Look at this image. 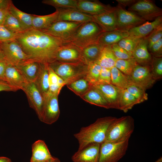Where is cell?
<instances>
[{
  "label": "cell",
  "mask_w": 162,
  "mask_h": 162,
  "mask_svg": "<svg viewBox=\"0 0 162 162\" xmlns=\"http://www.w3.org/2000/svg\"><path fill=\"white\" fill-rule=\"evenodd\" d=\"M15 40L31 58L48 64L55 60L58 49L68 42L33 28L17 34Z\"/></svg>",
  "instance_id": "obj_1"
},
{
  "label": "cell",
  "mask_w": 162,
  "mask_h": 162,
  "mask_svg": "<svg viewBox=\"0 0 162 162\" xmlns=\"http://www.w3.org/2000/svg\"><path fill=\"white\" fill-rule=\"evenodd\" d=\"M116 118L112 116L100 118L89 125L82 127L74 135L78 142V150L92 144H101L105 142L109 128Z\"/></svg>",
  "instance_id": "obj_2"
},
{
  "label": "cell",
  "mask_w": 162,
  "mask_h": 162,
  "mask_svg": "<svg viewBox=\"0 0 162 162\" xmlns=\"http://www.w3.org/2000/svg\"><path fill=\"white\" fill-rule=\"evenodd\" d=\"M54 72L64 81L65 85L85 76L88 65L83 63H69L54 60L48 64Z\"/></svg>",
  "instance_id": "obj_3"
},
{
  "label": "cell",
  "mask_w": 162,
  "mask_h": 162,
  "mask_svg": "<svg viewBox=\"0 0 162 162\" xmlns=\"http://www.w3.org/2000/svg\"><path fill=\"white\" fill-rule=\"evenodd\" d=\"M134 126V119L130 116L116 118L109 128L105 141L120 142L129 140Z\"/></svg>",
  "instance_id": "obj_4"
},
{
  "label": "cell",
  "mask_w": 162,
  "mask_h": 162,
  "mask_svg": "<svg viewBox=\"0 0 162 162\" xmlns=\"http://www.w3.org/2000/svg\"><path fill=\"white\" fill-rule=\"evenodd\" d=\"M104 32L95 22L90 21L83 23L68 41L81 50L92 43L96 42Z\"/></svg>",
  "instance_id": "obj_5"
},
{
  "label": "cell",
  "mask_w": 162,
  "mask_h": 162,
  "mask_svg": "<svg viewBox=\"0 0 162 162\" xmlns=\"http://www.w3.org/2000/svg\"><path fill=\"white\" fill-rule=\"evenodd\" d=\"M129 140L120 142L105 141L101 144L99 162H118L125 154Z\"/></svg>",
  "instance_id": "obj_6"
},
{
  "label": "cell",
  "mask_w": 162,
  "mask_h": 162,
  "mask_svg": "<svg viewBox=\"0 0 162 162\" xmlns=\"http://www.w3.org/2000/svg\"><path fill=\"white\" fill-rule=\"evenodd\" d=\"M83 23L58 21L48 28L40 31L50 36L68 42Z\"/></svg>",
  "instance_id": "obj_7"
},
{
  "label": "cell",
  "mask_w": 162,
  "mask_h": 162,
  "mask_svg": "<svg viewBox=\"0 0 162 162\" xmlns=\"http://www.w3.org/2000/svg\"><path fill=\"white\" fill-rule=\"evenodd\" d=\"M128 10L146 21H153L162 15V9L158 7L153 1L150 0H137L129 7Z\"/></svg>",
  "instance_id": "obj_8"
},
{
  "label": "cell",
  "mask_w": 162,
  "mask_h": 162,
  "mask_svg": "<svg viewBox=\"0 0 162 162\" xmlns=\"http://www.w3.org/2000/svg\"><path fill=\"white\" fill-rule=\"evenodd\" d=\"M0 46L6 61L8 63L15 66L31 58L15 40L0 42Z\"/></svg>",
  "instance_id": "obj_9"
},
{
  "label": "cell",
  "mask_w": 162,
  "mask_h": 162,
  "mask_svg": "<svg viewBox=\"0 0 162 162\" xmlns=\"http://www.w3.org/2000/svg\"><path fill=\"white\" fill-rule=\"evenodd\" d=\"M116 7L117 29L128 31L146 21L135 13L118 4Z\"/></svg>",
  "instance_id": "obj_10"
},
{
  "label": "cell",
  "mask_w": 162,
  "mask_h": 162,
  "mask_svg": "<svg viewBox=\"0 0 162 162\" xmlns=\"http://www.w3.org/2000/svg\"><path fill=\"white\" fill-rule=\"evenodd\" d=\"M129 76L132 84L145 91L151 88L156 81L152 76L150 65L142 66L137 64Z\"/></svg>",
  "instance_id": "obj_11"
},
{
  "label": "cell",
  "mask_w": 162,
  "mask_h": 162,
  "mask_svg": "<svg viewBox=\"0 0 162 162\" xmlns=\"http://www.w3.org/2000/svg\"><path fill=\"white\" fill-rule=\"evenodd\" d=\"M22 90L26 94L30 106L34 110L41 121L44 102L42 94L33 82H25Z\"/></svg>",
  "instance_id": "obj_12"
},
{
  "label": "cell",
  "mask_w": 162,
  "mask_h": 162,
  "mask_svg": "<svg viewBox=\"0 0 162 162\" xmlns=\"http://www.w3.org/2000/svg\"><path fill=\"white\" fill-rule=\"evenodd\" d=\"M58 96L47 93L44 97V102L41 121L51 124L57 120L60 113Z\"/></svg>",
  "instance_id": "obj_13"
},
{
  "label": "cell",
  "mask_w": 162,
  "mask_h": 162,
  "mask_svg": "<svg viewBox=\"0 0 162 162\" xmlns=\"http://www.w3.org/2000/svg\"><path fill=\"white\" fill-rule=\"evenodd\" d=\"M55 60L63 62L86 64L83 58L81 50L69 42H66L59 48L56 53Z\"/></svg>",
  "instance_id": "obj_14"
},
{
  "label": "cell",
  "mask_w": 162,
  "mask_h": 162,
  "mask_svg": "<svg viewBox=\"0 0 162 162\" xmlns=\"http://www.w3.org/2000/svg\"><path fill=\"white\" fill-rule=\"evenodd\" d=\"M77 9L93 16L114 11L116 7L104 4L98 0H78Z\"/></svg>",
  "instance_id": "obj_15"
},
{
  "label": "cell",
  "mask_w": 162,
  "mask_h": 162,
  "mask_svg": "<svg viewBox=\"0 0 162 162\" xmlns=\"http://www.w3.org/2000/svg\"><path fill=\"white\" fill-rule=\"evenodd\" d=\"M92 85L102 94L110 108L118 109L120 99L123 89L111 84H94Z\"/></svg>",
  "instance_id": "obj_16"
},
{
  "label": "cell",
  "mask_w": 162,
  "mask_h": 162,
  "mask_svg": "<svg viewBox=\"0 0 162 162\" xmlns=\"http://www.w3.org/2000/svg\"><path fill=\"white\" fill-rule=\"evenodd\" d=\"M100 144L93 143L78 150L73 155L74 162H99Z\"/></svg>",
  "instance_id": "obj_17"
},
{
  "label": "cell",
  "mask_w": 162,
  "mask_h": 162,
  "mask_svg": "<svg viewBox=\"0 0 162 162\" xmlns=\"http://www.w3.org/2000/svg\"><path fill=\"white\" fill-rule=\"evenodd\" d=\"M161 24L162 16L152 22L146 21L141 25L131 28L128 31L129 35L139 39L144 38Z\"/></svg>",
  "instance_id": "obj_18"
},
{
  "label": "cell",
  "mask_w": 162,
  "mask_h": 162,
  "mask_svg": "<svg viewBox=\"0 0 162 162\" xmlns=\"http://www.w3.org/2000/svg\"><path fill=\"white\" fill-rule=\"evenodd\" d=\"M28 82H34L38 73L40 62L29 58L15 66Z\"/></svg>",
  "instance_id": "obj_19"
},
{
  "label": "cell",
  "mask_w": 162,
  "mask_h": 162,
  "mask_svg": "<svg viewBox=\"0 0 162 162\" xmlns=\"http://www.w3.org/2000/svg\"><path fill=\"white\" fill-rule=\"evenodd\" d=\"M132 57L137 63L142 66L150 65L152 56L148 51L146 37L138 43L132 53Z\"/></svg>",
  "instance_id": "obj_20"
},
{
  "label": "cell",
  "mask_w": 162,
  "mask_h": 162,
  "mask_svg": "<svg viewBox=\"0 0 162 162\" xmlns=\"http://www.w3.org/2000/svg\"><path fill=\"white\" fill-rule=\"evenodd\" d=\"M58 10L59 11L58 21H67L80 23L93 21L92 16L83 12L77 9H68Z\"/></svg>",
  "instance_id": "obj_21"
},
{
  "label": "cell",
  "mask_w": 162,
  "mask_h": 162,
  "mask_svg": "<svg viewBox=\"0 0 162 162\" xmlns=\"http://www.w3.org/2000/svg\"><path fill=\"white\" fill-rule=\"evenodd\" d=\"M93 22L96 23L104 32L117 29L116 10L98 15L92 16Z\"/></svg>",
  "instance_id": "obj_22"
},
{
  "label": "cell",
  "mask_w": 162,
  "mask_h": 162,
  "mask_svg": "<svg viewBox=\"0 0 162 162\" xmlns=\"http://www.w3.org/2000/svg\"><path fill=\"white\" fill-rule=\"evenodd\" d=\"M5 81L18 90H22L23 85L28 82L15 66L8 63L5 72Z\"/></svg>",
  "instance_id": "obj_23"
},
{
  "label": "cell",
  "mask_w": 162,
  "mask_h": 162,
  "mask_svg": "<svg viewBox=\"0 0 162 162\" xmlns=\"http://www.w3.org/2000/svg\"><path fill=\"white\" fill-rule=\"evenodd\" d=\"M128 31L116 29L104 32L98 38L96 42L105 46L117 44L121 40L129 36Z\"/></svg>",
  "instance_id": "obj_24"
},
{
  "label": "cell",
  "mask_w": 162,
  "mask_h": 162,
  "mask_svg": "<svg viewBox=\"0 0 162 162\" xmlns=\"http://www.w3.org/2000/svg\"><path fill=\"white\" fill-rule=\"evenodd\" d=\"M32 156L30 162L35 161H48L53 158L45 142L38 140L32 146Z\"/></svg>",
  "instance_id": "obj_25"
},
{
  "label": "cell",
  "mask_w": 162,
  "mask_h": 162,
  "mask_svg": "<svg viewBox=\"0 0 162 162\" xmlns=\"http://www.w3.org/2000/svg\"><path fill=\"white\" fill-rule=\"evenodd\" d=\"M59 11L57 10L50 14L38 15L32 14L33 28L39 30L45 29L58 21Z\"/></svg>",
  "instance_id": "obj_26"
},
{
  "label": "cell",
  "mask_w": 162,
  "mask_h": 162,
  "mask_svg": "<svg viewBox=\"0 0 162 162\" xmlns=\"http://www.w3.org/2000/svg\"><path fill=\"white\" fill-rule=\"evenodd\" d=\"M48 76V64L40 62L38 73L34 83L42 94L44 98L47 94L49 89Z\"/></svg>",
  "instance_id": "obj_27"
},
{
  "label": "cell",
  "mask_w": 162,
  "mask_h": 162,
  "mask_svg": "<svg viewBox=\"0 0 162 162\" xmlns=\"http://www.w3.org/2000/svg\"><path fill=\"white\" fill-rule=\"evenodd\" d=\"M80 97L90 104L107 109L110 108L102 94L93 85L86 92Z\"/></svg>",
  "instance_id": "obj_28"
},
{
  "label": "cell",
  "mask_w": 162,
  "mask_h": 162,
  "mask_svg": "<svg viewBox=\"0 0 162 162\" xmlns=\"http://www.w3.org/2000/svg\"><path fill=\"white\" fill-rule=\"evenodd\" d=\"M104 47L97 42H95L82 49V55L84 62L88 65L91 63L95 62Z\"/></svg>",
  "instance_id": "obj_29"
},
{
  "label": "cell",
  "mask_w": 162,
  "mask_h": 162,
  "mask_svg": "<svg viewBox=\"0 0 162 162\" xmlns=\"http://www.w3.org/2000/svg\"><path fill=\"white\" fill-rule=\"evenodd\" d=\"M117 59L111 46H105L103 48L98 58L95 62L101 67L111 69L115 66Z\"/></svg>",
  "instance_id": "obj_30"
},
{
  "label": "cell",
  "mask_w": 162,
  "mask_h": 162,
  "mask_svg": "<svg viewBox=\"0 0 162 162\" xmlns=\"http://www.w3.org/2000/svg\"><path fill=\"white\" fill-rule=\"evenodd\" d=\"M9 12L18 20L24 31L33 28L32 23V14H28L17 8L13 2L8 8Z\"/></svg>",
  "instance_id": "obj_31"
},
{
  "label": "cell",
  "mask_w": 162,
  "mask_h": 162,
  "mask_svg": "<svg viewBox=\"0 0 162 162\" xmlns=\"http://www.w3.org/2000/svg\"><path fill=\"white\" fill-rule=\"evenodd\" d=\"M111 84L122 89H126L132 84L129 76L123 74L115 66L111 69Z\"/></svg>",
  "instance_id": "obj_32"
},
{
  "label": "cell",
  "mask_w": 162,
  "mask_h": 162,
  "mask_svg": "<svg viewBox=\"0 0 162 162\" xmlns=\"http://www.w3.org/2000/svg\"><path fill=\"white\" fill-rule=\"evenodd\" d=\"M66 86L70 90L80 97L89 89L92 84L84 77L67 84Z\"/></svg>",
  "instance_id": "obj_33"
},
{
  "label": "cell",
  "mask_w": 162,
  "mask_h": 162,
  "mask_svg": "<svg viewBox=\"0 0 162 162\" xmlns=\"http://www.w3.org/2000/svg\"><path fill=\"white\" fill-rule=\"evenodd\" d=\"M140 104L134 97L126 89L122 90L120 99L118 110L126 112L135 105Z\"/></svg>",
  "instance_id": "obj_34"
},
{
  "label": "cell",
  "mask_w": 162,
  "mask_h": 162,
  "mask_svg": "<svg viewBox=\"0 0 162 162\" xmlns=\"http://www.w3.org/2000/svg\"><path fill=\"white\" fill-rule=\"evenodd\" d=\"M78 1V0H43L42 2L54 7L56 10H60L77 9Z\"/></svg>",
  "instance_id": "obj_35"
},
{
  "label": "cell",
  "mask_w": 162,
  "mask_h": 162,
  "mask_svg": "<svg viewBox=\"0 0 162 162\" xmlns=\"http://www.w3.org/2000/svg\"><path fill=\"white\" fill-rule=\"evenodd\" d=\"M137 64L133 58L128 59H117L115 66L123 74L129 76Z\"/></svg>",
  "instance_id": "obj_36"
},
{
  "label": "cell",
  "mask_w": 162,
  "mask_h": 162,
  "mask_svg": "<svg viewBox=\"0 0 162 162\" xmlns=\"http://www.w3.org/2000/svg\"><path fill=\"white\" fill-rule=\"evenodd\" d=\"M3 26L12 33L18 34L24 31L17 20L9 12Z\"/></svg>",
  "instance_id": "obj_37"
},
{
  "label": "cell",
  "mask_w": 162,
  "mask_h": 162,
  "mask_svg": "<svg viewBox=\"0 0 162 162\" xmlns=\"http://www.w3.org/2000/svg\"><path fill=\"white\" fill-rule=\"evenodd\" d=\"M101 68L95 62L88 64L85 77L92 85L96 83L98 80Z\"/></svg>",
  "instance_id": "obj_38"
},
{
  "label": "cell",
  "mask_w": 162,
  "mask_h": 162,
  "mask_svg": "<svg viewBox=\"0 0 162 162\" xmlns=\"http://www.w3.org/2000/svg\"><path fill=\"white\" fill-rule=\"evenodd\" d=\"M142 39L129 36L121 40L117 44L120 47L132 53L137 44Z\"/></svg>",
  "instance_id": "obj_39"
},
{
  "label": "cell",
  "mask_w": 162,
  "mask_h": 162,
  "mask_svg": "<svg viewBox=\"0 0 162 162\" xmlns=\"http://www.w3.org/2000/svg\"><path fill=\"white\" fill-rule=\"evenodd\" d=\"M152 76L156 81L160 79L162 77V58L152 56L150 65Z\"/></svg>",
  "instance_id": "obj_40"
},
{
  "label": "cell",
  "mask_w": 162,
  "mask_h": 162,
  "mask_svg": "<svg viewBox=\"0 0 162 162\" xmlns=\"http://www.w3.org/2000/svg\"><path fill=\"white\" fill-rule=\"evenodd\" d=\"M126 89L134 97L140 104L146 100L148 99V95L146 91L136 85H131Z\"/></svg>",
  "instance_id": "obj_41"
},
{
  "label": "cell",
  "mask_w": 162,
  "mask_h": 162,
  "mask_svg": "<svg viewBox=\"0 0 162 162\" xmlns=\"http://www.w3.org/2000/svg\"><path fill=\"white\" fill-rule=\"evenodd\" d=\"M146 37L148 50L153 44L162 38V24L154 29Z\"/></svg>",
  "instance_id": "obj_42"
},
{
  "label": "cell",
  "mask_w": 162,
  "mask_h": 162,
  "mask_svg": "<svg viewBox=\"0 0 162 162\" xmlns=\"http://www.w3.org/2000/svg\"><path fill=\"white\" fill-rule=\"evenodd\" d=\"M118 59H128L133 58L132 53L120 47L117 44L110 46Z\"/></svg>",
  "instance_id": "obj_43"
},
{
  "label": "cell",
  "mask_w": 162,
  "mask_h": 162,
  "mask_svg": "<svg viewBox=\"0 0 162 162\" xmlns=\"http://www.w3.org/2000/svg\"><path fill=\"white\" fill-rule=\"evenodd\" d=\"M111 69L102 67L98 80L94 84H111Z\"/></svg>",
  "instance_id": "obj_44"
},
{
  "label": "cell",
  "mask_w": 162,
  "mask_h": 162,
  "mask_svg": "<svg viewBox=\"0 0 162 162\" xmlns=\"http://www.w3.org/2000/svg\"><path fill=\"white\" fill-rule=\"evenodd\" d=\"M17 35L10 32L4 26H0V42L15 40Z\"/></svg>",
  "instance_id": "obj_45"
},
{
  "label": "cell",
  "mask_w": 162,
  "mask_h": 162,
  "mask_svg": "<svg viewBox=\"0 0 162 162\" xmlns=\"http://www.w3.org/2000/svg\"><path fill=\"white\" fill-rule=\"evenodd\" d=\"M152 56L155 57H162V38L153 44L148 50Z\"/></svg>",
  "instance_id": "obj_46"
},
{
  "label": "cell",
  "mask_w": 162,
  "mask_h": 162,
  "mask_svg": "<svg viewBox=\"0 0 162 162\" xmlns=\"http://www.w3.org/2000/svg\"><path fill=\"white\" fill-rule=\"evenodd\" d=\"M58 76L49 66L48 82L50 86L55 85L58 83Z\"/></svg>",
  "instance_id": "obj_47"
},
{
  "label": "cell",
  "mask_w": 162,
  "mask_h": 162,
  "mask_svg": "<svg viewBox=\"0 0 162 162\" xmlns=\"http://www.w3.org/2000/svg\"><path fill=\"white\" fill-rule=\"evenodd\" d=\"M8 63L5 59L0 60V80L5 82V72Z\"/></svg>",
  "instance_id": "obj_48"
},
{
  "label": "cell",
  "mask_w": 162,
  "mask_h": 162,
  "mask_svg": "<svg viewBox=\"0 0 162 162\" xmlns=\"http://www.w3.org/2000/svg\"><path fill=\"white\" fill-rule=\"evenodd\" d=\"M17 90V89L10 86L5 82L0 80V92H15Z\"/></svg>",
  "instance_id": "obj_49"
},
{
  "label": "cell",
  "mask_w": 162,
  "mask_h": 162,
  "mask_svg": "<svg viewBox=\"0 0 162 162\" xmlns=\"http://www.w3.org/2000/svg\"><path fill=\"white\" fill-rule=\"evenodd\" d=\"M63 87L58 84L50 86L47 93L59 95L60 91Z\"/></svg>",
  "instance_id": "obj_50"
},
{
  "label": "cell",
  "mask_w": 162,
  "mask_h": 162,
  "mask_svg": "<svg viewBox=\"0 0 162 162\" xmlns=\"http://www.w3.org/2000/svg\"><path fill=\"white\" fill-rule=\"evenodd\" d=\"M9 12L8 9H0V26H3Z\"/></svg>",
  "instance_id": "obj_51"
},
{
  "label": "cell",
  "mask_w": 162,
  "mask_h": 162,
  "mask_svg": "<svg viewBox=\"0 0 162 162\" xmlns=\"http://www.w3.org/2000/svg\"><path fill=\"white\" fill-rule=\"evenodd\" d=\"M118 4L124 8L125 7H129L135 3L137 0H116Z\"/></svg>",
  "instance_id": "obj_52"
},
{
  "label": "cell",
  "mask_w": 162,
  "mask_h": 162,
  "mask_svg": "<svg viewBox=\"0 0 162 162\" xmlns=\"http://www.w3.org/2000/svg\"><path fill=\"white\" fill-rule=\"evenodd\" d=\"M12 2L11 0H0V9H8Z\"/></svg>",
  "instance_id": "obj_53"
},
{
  "label": "cell",
  "mask_w": 162,
  "mask_h": 162,
  "mask_svg": "<svg viewBox=\"0 0 162 162\" xmlns=\"http://www.w3.org/2000/svg\"><path fill=\"white\" fill-rule=\"evenodd\" d=\"M0 162H12L10 159L5 157H0Z\"/></svg>",
  "instance_id": "obj_54"
},
{
  "label": "cell",
  "mask_w": 162,
  "mask_h": 162,
  "mask_svg": "<svg viewBox=\"0 0 162 162\" xmlns=\"http://www.w3.org/2000/svg\"><path fill=\"white\" fill-rule=\"evenodd\" d=\"M48 162H61L57 158L55 157L53 158L48 161Z\"/></svg>",
  "instance_id": "obj_55"
},
{
  "label": "cell",
  "mask_w": 162,
  "mask_h": 162,
  "mask_svg": "<svg viewBox=\"0 0 162 162\" xmlns=\"http://www.w3.org/2000/svg\"><path fill=\"white\" fill-rule=\"evenodd\" d=\"M4 59H5V57L0 46V60Z\"/></svg>",
  "instance_id": "obj_56"
},
{
  "label": "cell",
  "mask_w": 162,
  "mask_h": 162,
  "mask_svg": "<svg viewBox=\"0 0 162 162\" xmlns=\"http://www.w3.org/2000/svg\"><path fill=\"white\" fill-rule=\"evenodd\" d=\"M154 162H162V157H160L157 160L155 161Z\"/></svg>",
  "instance_id": "obj_57"
},
{
  "label": "cell",
  "mask_w": 162,
  "mask_h": 162,
  "mask_svg": "<svg viewBox=\"0 0 162 162\" xmlns=\"http://www.w3.org/2000/svg\"><path fill=\"white\" fill-rule=\"evenodd\" d=\"M48 161H35L33 162H48Z\"/></svg>",
  "instance_id": "obj_58"
}]
</instances>
